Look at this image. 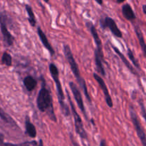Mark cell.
Wrapping results in <instances>:
<instances>
[{"mask_svg":"<svg viewBox=\"0 0 146 146\" xmlns=\"http://www.w3.org/2000/svg\"><path fill=\"white\" fill-rule=\"evenodd\" d=\"M111 47H112V48H113V50H114V51H115V54H117L118 56H119V57H120V58H121V61H122L123 62V64H125V66H126L127 68H128V69H129V71H131V72L132 73V74H133V75H135V76H137V77H138V78H140V77H141V76L139 75V74H138V71H137L135 69V68H134V67L132 65H131V63H130L129 61H128V59H127V58H125V56H124L123 54L121 52V51H120V50L118 49V47L115 46H114V45H111Z\"/></svg>","mask_w":146,"mask_h":146,"instance_id":"obj_12","label":"cell"},{"mask_svg":"<svg viewBox=\"0 0 146 146\" xmlns=\"http://www.w3.org/2000/svg\"><path fill=\"white\" fill-rule=\"evenodd\" d=\"M4 135L1 133H0V146L4 144Z\"/></svg>","mask_w":146,"mask_h":146,"instance_id":"obj_24","label":"cell"},{"mask_svg":"<svg viewBox=\"0 0 146 146\" xmlns=\"http://www.w3.org/2000/svg\"><path fill=\"white\" fill-rule=\"evenodd\" d=\"M0 118H1L4 122L7 123L8 124H10V125H13L14 126L17 127V123H16L15 121H14L9 115H8L1 107H0Z\"/></svg>","mask_w":146,"mask_h":146,"instance_id":"obj_18","label":"cell"},{"mask_svg":"<svg viewBox=\"0 0 146 146\" xmlns=\"http://www.w3.org/2000/svg\"><path fill=\"white\" fill-rule=\"evenodd\" d=\"M1 146H4V145H1Z\"/></svg>","mask_w":146,"mask_h":146,"instance_id":"obj_30","label":"cell"},{"mask_svg":"<svg viewBox=\"0 0 146 146\" xmlns=\"http://www.w3.org/2000/svg\"><path fill=\"white\" fill-rule=\"evenodd\" d=\"M25 9L27 11V14H28V21L29 22L30 25L32 27H35L36 25V19L35 14H34L33 8L29 4H26Z\"/></svg>","mask_w":146,"mask_h":146,"instance_id":"obj_17","label":"cell"},{"mask_svg":"<svg viewBox=\"0 0 146 146\" xmlns=\"http://www.w3.org/2000/svg\"><path fill=\"white\" fill-rule=\"evenodd\" d=\"M121 10H122L123 16L125 19L128 20V21H133L136 19V16H135L133 9L128 3H125V4H123L122 7H121Z\"/></svg>","mask_w":146,"mask_h":146,"instance_id":"obj_13","label":"cell"},{"mask_svg":"<svg viewBox=\"0 0 146 146\" xmlns=\"http://www.w3.org/2000/svg\"><path fill=\"white\" fill-rule=\"evenodd\" d=\"M36 146H44V142H43V141L41 139L39 140V141H38V144H37Z\"/></svg>","mask_w":146,"mask_h":146,"instance_id":"obj_26","label":"cell"},{"mask_svg":"<svg viewBox=\"0 0 146 146\" xmlns=\"http://www.w3.org/2000/svg\"><path fill=\"white\" fill-rule=\"evenodd\" d=\"M0 29L2 34L4 42L7 46H11L14 44V36L11 34L7 28V17L5 13H0Z\"/></svg>","mask_w":146,"mask_h":146,"instance_id":"obj_6","label":"cell"},{"mask_svg":"<svg viewBox=\"0 0 146 146\" xmlns=\"http://www.w3.org/2000/svg\"><path fill=\"white\" fill-rule=\"evenodd\" d=\"M70 138H71V143H72L73 145L74 146H79L78 143H77L76 142L75 139L74 138V136H73V135L71 133H70Z\"/></svg>","mask_w":146,"mask_h":146,"instance_id":"obj_23","label":"cell"},{"mask_svg":"<svg viewBox=\"0 0 146 146\" xmlns=\"http://www.w3.org/2000/svg\"><path fill=\"white\" fill-rule=\"evenodd\" d=\"M38 142L36 141H24L20 143H4V146H36Z\"/></svg>","mask_w":146,"mask_h":146,"instance_id":"obj_21","label":"cell"},{"mask_svg":"<svg viewBox=\"0 0 146 146\" xmlns=\"http://www.w3.org/2000/svg\"><path fill=\"white\" fill-rule=\"evenodd\" d=\"M41 78V87L36 98V106L41 113H46L48 118L54 122H57L53 104V98L50 88L47 86V84L43 76Z\"/></svg>","mask_w":146,"mask_h":146,"instance_id":"obj_1","label":"cell"},{"mask_svg":"<svg viewBox=\"0 0 146 146\" xmlns=\"http://www.w3.org/2000/svg\"><path fill=\"white\" fill-rule=\"evenodd\" d=\"M139 105H140V106H141V113H142L143 117L144 119L145 120L146 119V118H145V114H146L145 107V104H144V101L142 98H141V100L139 101Z\"/></svg>","mask_w":146,"mask_h":146,"instance_id":"obj_22","label":"cell"},{"mask_svg":"<svg viewBox=\"0 0 146 146\" xmlns=\"http://www.w3.org/2000/svg\"><path fill=\"white\" fill-rule=\"evenodd\" d=\"M64 54L65 56L66 59L68 61V64H69L71 69L72 71V73L74 74V76L76 78V81L78 82V86L81 88V89L84 91V94L86 99L88 100V102L91 104L92 101H91V98L90 96V94L88 91V88H87L86 83L84 78L81 76V72H80L79 67H78V64L76 61L75 58H74V54H73L72 51H71V48L68 44H64Z\"/></svg>","mask_w":146,"mask_h":146,"instance_id":"obj_2","label":"cell"},{"mask_svg":"<svg viewBox=\"0 0 146 146\" xmlns=\"http://www.w3.org/2000/svg\"><path fill=\"white\" fill-rule=\"evenodd\" d=\"M134 31H135V34L137 36V38H138V41H139L140 46H141V48L142 49L143 53L144 56H146V44L145 41V38H144L143 34L142 31L140 29V27L138 26H135L134 27Z\"/></svg>","mask_w":146,"mask_h":146,"instance_id":"obj_16","label":"cell"},{"mask_svg":"<svg viewBox=\"0 0 146 146\" xmlns=\"http://www.w3.org/2000/svg\"><path fill=\"white\" fill-rule=\"evenodd\" d=\"M129 113L131 115V121H132L133 126L135 128L136 133L139 138L140 141H141V143H142L143 146H146V135L145 131L141 125V123L140 121L138 115H137L136 111L132 105L129 106Z\"/></svg>","mask_w":146,"mask_h":146,"instance_id":"obj_5","label":"cell"},{"mask_svg":"<svg viewBox=\"0 0 146 146\" xmlns=\"http://www.w3.org/2000/svg\"><path fill=\"white\" fill-rule=\"evenodd\" d=\"M24 124H25V133L30 138H35L37 135L36 129L35 125L30 121V118L29 115H27L25 117Z\"/></svg>","mask_w":146,"mask_h":146,"instance_id":"obj_14","label":"cell"},{"mask_svg":"<svg viewBox=\"0 0 146 146\" xmlns=\"http://www.w3.org/2000/svg\"><path fill=\"white\" fill-rule=\"evenodd\" d=\"M99 146H108L107 145V142L105 139H102L100 142Z\"/></svg>","mask_w":146,"mask_h":146,"instance_id":"obj_25","label":"cell"},{"mask_svg":"<svg viewBox=\"0 0 146 146\" xmlns=\"http://www.w3.org/2000/svg\"><path fill=\"white\" fill-rule=\"evenodd\" d=\"M23 84H24V87L26 88V89L27 90V91L29 92H32L37 86V80H36L32 76H27L23 80Z\"/></svg>","mask_w":146,"mask_h":146,"instance_id":"obj_15","label":"cell"},{"mask_svg":"<svg viewBox=\"0 0 146 146\" xmlns=\"http://www.w3.org/2000/svg\"><path fill=\"white\" fill-rule=\"evenodd\" d=\"M37 34H38V37H39L40 40H41V44L44 46V48L49 52L51 56H54L56 54L55 50L54 49L52 46L51 45V44H50L49 41H48V38H47V36H46L45 33L42 31V29H41L40 27H37Z\"/></svg>","mask_w":146,"mask_h":146,"instance_id":"obj_11","label":"cell"},{"mask_svg":"<svg viewBox=\"0 0 146 146\" xmlns=\"http://www.w3.org/2000/svg\"><path fill=\"white\" fill-rule=\"evenodd\" d=\"M115 2L117 4H122V3L124 2V0H122V1H115Z\"/></svg>","mask_w":146,"mask_h":146,"instance_id":"obj_29","label":"cell"},{"mask_svg":"<svg viewBox=\"0 0 146 146\" xmlns=\"http://www.w3.org/2000/svg\"><path fill=\"white\" fill-rule=\"evenodd\" d=\"M142 8H143V12L144 14H146V4H143Z\"/></svg>","mask_w":146,"mask_h":146,"instance_id":"obj_27","label":"cell"},{"mask_svg":"<svg viewBox=\"0 0 146 146\" xmlns=\"http://www.w3.org/2000/svg\"><path fill=\"white\" fill-rule=\"evenodd\" d=\"M127 55H128V56L129 57V59L131 60V62L133 63V64L134 66H135V68H136L137 69L141 70V66H140L138 60L136 59V58L135 57V55H134L133 52V51L129 48V47H128V50H127Z\"/></svg>","mask_w":146,"mask_h":146,"instance_id":"obj_20","label":"cell"},{"mask_svg":"<svg viewBox=\"0 0 146 146\" xmlns=\"http://www.w3.org/2000/svg\"><path fill=\"white\" fill-rule=\"evenodd\" d=\"M66 94H67V98L69 102V105L71 106V111H72V115L74 119V124H75V129L76 133L81 137L82 139L84 140H88V133H87L86 131L85 128H84V123H83L81 117L78 114V113L76 111V107L74 106V103H73L72 100H71V96H70L68 91L66 90Z\"/></svg>","mask_w":146,"mask_h":146,"instance_id":"obj_4","label":"cell"},{"mask_svg":"<svg viewBox=\"0 0 146 146\" xmlns=\"http://www.w3.org/2000/svg\"><path fill=\"white\" fill-rule=\"evenodd\" d=\"M95 1L97 3V4H99V5H102L103 3H104V1H103L102 0H101V1H98V0H96Z\"/></svg>","mask_w":146,"mask_h":146,"instance_id":"obj_28","label":"cell"},{"mask_svg":"<svg viewBox=\"0 0 146 146\" xmlns=\"http://www.w3.org/2000/svg\"><path fill=\"white\" fill-rule=\"evenodd\" d=\"M94 76V79L96 81V82L98 83V86H99L100 88L102 90L103 93L104 94V98H105V101L106 103L107 106H108L109 108H112L113 107V103L112 98L111 96V94H110L109 91L108 89V87H107L106 84L105 83L104 80L103 79L102 77L100 75L97 74L96 73H94L93 74Z\"/></svg>","mask_w":146,"mask_h":146,"instance_id":"obj_10","label":"cell"},{"mask_svg":"<svg viewBox=\"0 0 146 146\" xmlns=\"http://www.w3.org/2000/svg\"><path fill=\"white\" fill-rule=\"evenodd\" d=\"M1 64L7 66H12V57H11V54H9L7 51H4L1 56Z\"/></svg>","mask_w":146,"mask_h":146,"instance_id":"obj_19","label":"cell"},{"mask_svg":"<svg viewBox=\"0 0 146 146\" xmlns=\"http://www.w3.org/2000/svg\"><path fill=\"white\" fill-rule=\"evenodd\" d=\"M48 70L51 74V77L55 83L56 87V94L57 98H58V104L60 106V110L63 115L65 117H68L71 115V111L69 107L66 104L65 101V95H64V91H63L62 86H61V81L59 78V71L58 68L54 63H51L48 65Z\"/></svg>","mask_w":146,"mask_h":146,"instance_id":"obj_3","label":"cell"},{"mask_svg":"<svg viewBox=\"0 0 146 146\" xmlns=\"http://www.w3.org/2000/svg\"><path fill=\"white\" fill-rule=\"evenodd\" d=\"M94 60H95L96 71L103 76H106V71L103 63L104 62V56L103 52V45H96L94 51Z\"/></svg>","mask_w":146,"mask_h":146,"instance_id":"obj_9","label":"cell"},{"mask_svg":"<svg viewBox=\"0 0 146 146\" xmlns=\"http://www.w3.org/2000/svg\"><path fill=\"white\" fill-rule=\"evenodd\" d=\"M68 84H69V87L70 88H71V92H72L74 98V99H75L78 108H79L80 111L82 112V113L84 114L86 120L87 121H88V115H87L86 111L85 106H84V101H83L82 94H81L79 88H78V86H77L75 83L73 82V81H70Z\"/></svg>","mask_w":146,"mask_h":146,"instance_id":"obj_8","label":"cell"},{"mask_svg":"<svg viewBox=\"0 0 146 146\" xmlns=\"http://www.w3.org/2000/svg\"><path fill=\"white\" fill-rule=\"evenodd\" d=\"M100 27L102 29H108L117 38H123V33L118 28L116 22L113 19L111 18L108 16H105L100 19Z\"/></svg>","mask_w":146,"mask_h":146,"instance_id":"obj_7","label":"cell"}]
</instances>
